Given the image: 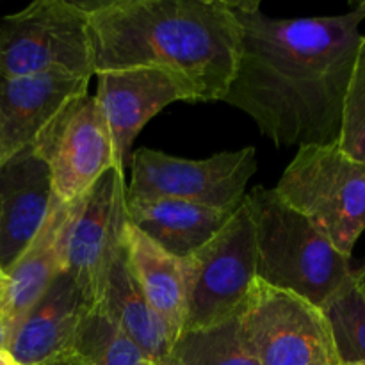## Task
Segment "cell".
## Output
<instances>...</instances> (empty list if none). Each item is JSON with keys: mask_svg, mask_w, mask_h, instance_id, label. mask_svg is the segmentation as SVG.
<instances>
[{"mask_svg": "<svg viewBox=\"0 0 365 365\" xmlns=\"http://www.w3.org/2000/svg\"><path fill=\"white\" fill-rule=\"evenodd\" d=\"M89 81L68 71L0 77V164L32 148L71 103L88 95Z\"/></svg>", "mask_w": 365, "mask_h": 365, "instance_id": "cell-12", "label": "cell"}, {"mask_svg": "<svg viewBox=\"0 0 365 365\" xmlns=\"http://www.w3.org/2000/svg\"><path fill=\"white\" fill-rule=\"evenodd\" d=\"M39 365H84V364H82V360L78 359L75 353H64V355L56 356V359L48 360V362H45V364H39Z\"/></svg>", "mask_w": 365, "mask_h": 365, "instance_id": "cell-23", "label": "cell"}, {"mask_svg": "<svg viewBox=\"0 0 365 365\" xmlns=\"http://www.w3.org/2000/svg\"><path fill=\"white\" fill-rule=\"evenodd\" d=\"M232 212L182 200H127L128 223L178 259H187L202 248Z\"/></svg>", "mask_w": 365, "mask_h": 365, "instance_id": "cell-15", "label": "cell"}, {"mask_svg": "<svg viewBox=\"0 0 365 365\" xmlns=\"http://www.w3.org/2000/svg\"><path fill=\"white\" fill-rule=\"evenodd\" d=\"M89 307L73 278L61 269L14 328L7 351L20 365H39L71 353L77 328Z\"/></svg>", "mask_w": 365, "mask_h": 365, "instance_id": "cell-14", "label": "cell"}, {"mask_svg": "<svg viewBox=\"0 0 365 365\" xmlns=\"http://www.w3.org/2000/svg\"><path fill=\"white\" fill-rule=\"evenodd\" d=\"M123 246L132 277L170 337L177 342L184 331L187 307L184 262L130 223L125 228Z\"/></svg>", "mask_w": 365, "mask_h": 365, "instance_id": "cell-16", "label": "cell"}, {"mask_svg": "<svg viewBox=\"0 0 365 365\" xmlns=\"http://www.w3.org/2000/svg\"><path fill=\"white\" fill-rule=\"evenodd\" d=\"M11 339V328L7 324L6 317H4L2 310H0V349H7Z\"/></svg>", "mask_w": 365, "mask_h": 365, "instance_id": "cell-24", "label": "cell"}, {"mask_svg": "<svg viewBox=\"0 0 365 365\" xmlns=\"http://www.w3.org/2000/svg\"><path fill=\"white\" fill-rule=\"evenodd\" d=\"M71 203L53 202L48 217L34 241L25 248L16 262L6 271L7 291L2 305V314L13 335L25 314L45 294L53 278L63 269L61 252H63V234Z\"/></svg>", "mask_w": 365, "mask_h": 365, "instance_id": "cell-17", "label": "cell"}, {"mask_svg": "<svg viewBox=\"0 0 365 365\" xmlns=\"http://www.w3.org/2000/svg\"><path fill=\"white\" fill-rule=\"evenodd\" d=\"M127 223V184L121 168H110L71 202L61 262L89 305H95L107 269L123 250Z\"/></svg>", "mask_w": 365, "mask_h": 365, "instance_id": "cell-9", "label": "cell"}, {"mask_svg": "<svg viewBox=\"0 0 365 365\" xmlns=\"http://www.w3.org/2000/svg\"><path fill=\"white\" fill-rule=\"evenodd\" d=\"M341 364H365V302L349 278L323 307Z\"/></svg>", "mask_w": 365, "mask_h": 365, "instance_id": "cell-21", "label": "cell"}, {"mask_svg": "<svg viewBox=\"0 0 365 365\" xmlns=\"http://www.w3.org/2000/svg\"><path fill=\"white\" fill-rule=\"evenodd\" d=\"M0 365H20V364L9 355L7 349H0Z\"/></svg>", "mask_w": 365, "mask_h": 365, "instance_id": "cell-27", "label": "cell"}, {"mask_svg": "<svg viewBox=\"0 0 365 365\" xmlns=\"http://www.w3.org/2000/svg\"><path fill=\"white\" fill-rule=\"evenodd\" d=\"M173 353L178 365H259L239 334L237 317L184 331L175 342Z\"/></svg>", "mask_w": 365, "mask_h": 365, "instance_id": "cell-20", "label": "cell"}, {"mask_svg": "<svg viewBox=\"0 0 365 365\" xmlns=\"http://www.w3.org/2000/svg\"><path fill=\"white\" fill-rule=\"evenodd\" d=\"M6 291H7V274L4 271H0V310H2L4 299H6Z\"/></svg>", "mask_w": 365, "mask_h": 365, "instance_id": "cell-26", "label": "cell"}, {"mask_svg": "<svg viewBox=\"0 0 365 365\" xmlns=\"http://www.w3.org/2000/svg\"><path fill=\"white\" fill-rule=\"evenodd\" d=\"M88 14L81 2L36 0L0 18V77L45 71L93 77Z\"/></svg>", "mask_w": 365, "mask_h": 365, "instance_id": "cell-6", "label": "cell"}, {"mask_svg": "<svg viewBox=\"0 0 365 365\" xmlns=\"http://www.w3.org/2000/svg\"><path fill=\"white\" fill-rule=\"evenodd\" d=\"M139 365H153V364H150V362H146V360H145V362H141V364H139Z\"/></svg>", "mask_w": 365, "mask_h": 365, "instance_id": "cell-30", "label": "cell"}, {"mask_svg": "<svg viewBox=\"0 0 365 365\" xmlns=\"http://www.w3.org/2000/svg\"><path fill=\"white\" fill-rule=\"evenodd\" d=\"M337 145L353 160L365 164V38L346 93Z\"/></svg>", "mask_w": 365, "mask_h": 365, "instance_id": "cell-22", "label": "cell"}, {"mask_svg": "<svg viewBox=\"0 0 365 365\" xmlns=\"http://www.w3.org/2000/svg\"><path fill=\"white\" fill-rule=\"evenodd\" d=\"M48 168L57 202L81 198L106 171L118 168L106 118L96 96L71 103L32 146Z\"/></svg>", "mask_w": 365, "mask_h": 365, "instance_id": "cell-10", "label": "cell"}, {"mask_svg": "<svg viewBox=\"0 0 365 365\" xmlns=\"http://www.w3.org/2000/svg\"><path fill=\"white\" fill-rule=\"evenodd\" d=\"M95 305L138 346L146 362L159 365L173 351V339L132 277L125 246L107 269Z\"/></svg>", "mask_w": 365, "mask_h": 365, "instance_id": "cell-18", "label": "cell"}, {"mask_svg": "<svg viewBox=\"0 0 365 365\" xmlns=\"http://www.w3.org/2000/svg\"><path fill=\"white\" fill-rule=\"evenodd\" d=\"M237 323L259 365H341L323 310L259 278Z\"/></svg>", "mask_w": 365, "mask_h": 365, "instance_id": "cell-7", "label": "cell"}, {"mask_svg": "<svg viewBox=\"0 0 365 365\" xmlns=\"http://www.w3.org/2000/svg\"><path fill=\"white\" fill-rule=\"evenodd\" d=\"M128 166L127 200H182L232 212L242 203L246 185L257 171V150L246 146L191 160L139 148Z\"/></svg>", "mask_w": 365, "mask_h": 365, "instance_id": "cell-8", "label": "cell"}, {"mask_svg": "<svg viewBox=\"0 0 365 365\" xmlns=\"http://www.w3.org/2000/svg\"><path fill=\"white\" fill-rule=\"evenodd\" d=\"M257 248V278L323 307L349 278V259L307 217L282 202L274 189L246 195Z\"/></svg>", "mask_w": 365, "mask_h": 365, "instance_id": "cell-3", "label": "cell"}, {"mask_svg": "<svg viewBox=\"0 0 365 365\" xmlns=\"http://www.w3.org/2000/svg\"><path fill=\"white\" fill-rule=\"evenodd\" d=\"M353 278H355L356 287H359L360 294H362V298H364V302H365V266L362 267V269L353 271Z\"/></svg>", "mask_w": 365, "mask_h": 365, "instance_id": "cell-25", "label": "cell"}, {"mask_svg": "<svg viewBox=\"0 0 365 365\" xmlns=\"http://www.w3.org/2000/svg\"><path fill=\"white\" fill-rule=\"evenodd\" d=\"M78 2L95 75L155 68L187 82L196 102H223L241 50V24L228 0Z\"/></svg>", "mask_w": 365, "mask_h": 365, "instance_id": "cell-2", "label": "cell"}, {"mask_svg": "<svg viewBox=\"0 0 365 365\" xmlns=\"http://www.w3.org/2000/svg\"><path fill=\"white\" fill-rule=\"evenodd\" d=\"M53 202L48 168L34 150L0 164V271L6 273L34 241Z\"/></svg>", "mask_w": 365, "mask_h": 365, "instance_id": "cell-13", "label": "cell"}, {"mask_svg": "<svg viewBox=\"0 0 365 365\" xmlns=\"http://www.w3.org/2000/svg\"><path fill=\"white\" fill-rule=\"evenodd\" d=\"M96 100L106 118L116 166L130 164L132 143L164 107L175 102H196L191 86L155 68L106 71L96 75Z\"/></svg>", "mask_w": 365, "mask_h": 365, "instance_id": "cell-11", "label": "cell"}, {"mask_svg": "<svg viewBox=\"0 0 365 365\" xmlns=\"http://www.w3.org/2000/svg\"><path fill=\"white\" fill-rule=\"evenodd\" d=\"M241 24L237 66L223 102L248 114L278 148L335 145L365 36V0L334 16L278 20L259 0H228Z\"/></svg>", "mask_w": 365, "mask_h": 365, "instance_id": "cell-1", "label": "cell"}, {"mask_svg": "<svg viewBox=\"0 0 365 365\" xmlns=\"http://www.w3.org/2000/svg\"><path fill=\"white\" fill-rule=\"evenodd\" d=\"M71 353L84 365H139L145 362L138 346L96 305L89 307L82 317Z\"/></svg>", "mask_w": 365, "mask_h": 365, "instance_id": "cell-19", "label": "cell"}, {"mask_svg": "<svg viewBox=\"0 0 365 365\" xmlns=\"http://www.w3.org/2000/svg\"><path fill=\"white\" fill-rule=\"evenodd\" d=\"M159 365H178V360H177V356H175V353L171 351L170 356H168L166 360H163Z\"/></svg>", "mask_w": 365, "mask_h": 365, "instance_id": "cell-28", "label": "cell"}, {"mask_svg": "<svg viewBox=\"0 0 365 365\" xmlns=\"http://www.w3.org/2000/svg\"><path fill=\"white\" fill-rule=\"evenodd\" d=\"M182 262L187 291L184 331L216 327L241 314L257 278L255 230L246 196L221 230Z\"/></svg>", "mask_w": 365, "mask_h": 365, "instance_id": "cell-5", "label": "cell"}, {"mask_svg": "<svg viewBox=\"0 0 365 365\" xmlns=\"http://www.w3.org/2000/svg\"><path fill=\"white\" fill-rule=\"evenodd\" d=\"M274 191L351 259L365 232V164L346 155L337 143L302 146Z\"/></svg>", "mask_w": 365, "mask_h": 365, "instance_id": "cell-4", "label": "cell"}, {"mask_svg": "<svg viewBox=\"0 0 365 365\" xmlns=\"http://www.w3.org/2000/svg\"><path fill=\"white\" fill-rule=\"evenodd\" d=\"M341 365H365V364H360V362H351V364H341Z\"/></svg>", "mask_w": 365, "mask_h": 365, "instance_id": "cell-29", "label": "cell"}]
</instances>
